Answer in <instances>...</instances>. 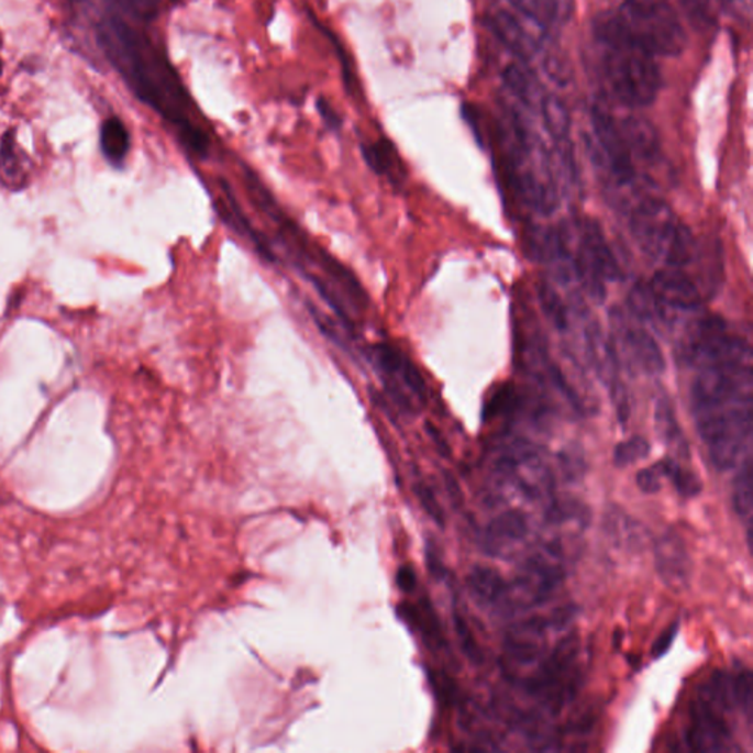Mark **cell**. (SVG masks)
<instances>
[{
    "instance_id": "obj_1",
    "label": "cell",
    "mask_w": 753,
    "mask_h": 753,
    "mask_svg": "<svg viewBox=\"0 0 753 753\" xmlns=\"http://www.w3.org/2000/svg\"><path fill=\"white\" fill-rule=\"evenodd\" d=\"M98 41L134 95L177 129L187 151L207 158L211 150L208 134L191 123L189 96L158 49L117 16L100 23Z\"/></svg>"
},
{
    "instance_id": "obj_2",
    "label": "cell",
    "mask_w": 753,
    "mask_h": 753,
    "mask_svg": "<svg viewBox=\"0 0 753 753\" xmlns=\"http://www.w3.org/2000/svg\"><path fill=\"white\" fill-rule=\"evenodd\" d=\"M595 36L605 81L613 98L630 108H643L654 102L661 89V73L654 52L631 36L616 15L602 16L596 23Z\"/></svg>"
},
{
    "instance_id": "obj_3",
    "label": "cell",
    "mask_w": 753,
    "mask_h": 753,
    "mask_svg": "<svg viewBox=\"0 0 753 753\" xmlns=\"http://www.w3.org/2000/svg\"><path fill=\"white\" fill-rule=\"evenodd\" d=\"M630 230L640 250L664 267L683 268L695 258L694 234L658 196H644L634 204Z\"/></svg>"
},
{
    "instance_id": "obj_4",
    "label": "cell",
    "mask_w": 753,
    "mask_h": 753,
    "mask_svg": "<svg viewBox=\"0 0 753 753\" xmlns=\"http://www.w3.org/2000/svg\"><path fill=\"white\" fill-rule=\"evenodd\" d=\"M617 20L655 55L682 54L686 34L669 0H620Z\"/></svg>"
},
{
    "instance_id": "obj_5",
    "label": "cell",
    "mask_w": 753,
    "mask_h": 753,
    "mask_svg": "<svg viewBox=\"0 0 753 753\" xmlns=\"http://www.w3.org/2000/svg\"><path fill=\"white\" fill-rule=\"evenodd\" d=\"M364 356L376 369L381 381L385 383L387 394L395 399L400 408L412 411L411 400L416 398L425 402L427 386L416 364L390 343H374L364 351Z\"/></svg>"
},
{
    "instance_id": "obj_6",
    "label": "cell",
    "mask_w": 753,
    "mask_h": 753,
    "mask_svg": "<svg viewBox=\"0 0 753 753\" xmlns=\"http://www.w3.org/2000/svg\"><path fill=\"white\" fill-rule=\"evenodd\" d=\"M612 351L618 364L624 358L630 368L646 374H661L665 369L663 351L650 330L640 322H633L620 308L611 311Z\"/></svg>"
},
{
    "instance_id": "obj_7",
    "label": "cell",
    "mask_w": 753,
    "mask_h": 753,
    "mask_svg": "<svg viewBox=\"0 0 753 753\" xmlns=\"http://www.w3.org/2000/svg\"><path fill=\"white\" fill-rule=\"evenodd\" d=\"M578 655V638L569 635L563 640L545 661L538 676L530 678L527 689L530 694L541 696L554 712L576 694L578 678L572 677V669Z\"/></svg>"
},
{
    "instance_id": "obj_8",
    "label": "cell",
    "mask_w": 753,
    "mask_h": 753,
    "mask_svg": "<svg viewBox=\"0 0 753 753\" xmlns=\"http://www.w3.org/2000/svg\"><path fill=\"white\" fill-rule=\"evenodd\" d=\"M591 128H594L600 163L607 165L617 185H633L638 178L633 155L622 136L620 124L602 104H595L591 108Z\"/></svg>"
},
{
    "instance_id": "obj_9",
    "label": "cell",
    "mask_w": 753,
    "mask_h": 753,
    "mask_svg": "<svg viewBox=\"0 0 753 753\" xmlns=\"http://www.w3.org/2000/svg\"><path fill=\"white\" fill-rule=\"evenodd\" d=\"M647 285L658 303L664 325L674 324L680 313L696 312L702 307L698 286L682 268L664 267L654 274Z\"/></svg>"
},
{
    "instance_id": "obj_10",
    "label": "cell",
    "mask_w": 753,
    "mask_h": 753,
    "mask_svg": "<svg viewBox=\"0 0 753 753\" xmlns=\"http://www.w3.org/2000/svg\"><path fill=\"white\" fill-rule=\"evenodd\" d=\"M655 568L664 585L669 590L689 589L694 563H691L686 543L676 531L669 530L655 542Z\"/></svg>"
},
{
    "instance_id": "obj_11",
    "label": "cell",
    "mask_w": 753,
    "mask_h": 753,
    "mask_svg": "<svg viewBox=\"0 0 753 753\" xmlns=\"http://www.w3.org/2000/svg\"><path fill=\"white\" fill-rule=\"evenodd\" d=\"M724 709L713 704L704 694L691 707V726L687 740L691 751H722L730 739V727L727 726Z\"/></svg>"
},
{
    "instance_id": "obj_12",
    "label": "cell",
    "mask_w": 753,
    "mask_h": 753,
    "mask_svg": "<svg viewBox=\"0 0 753 753\" xmlns=\"http://www.w3.org/2000/svg\"><path fill=\"white\" fill-rule=\"evenodd\" d=\"M565 573L545 555H533L522 564L516 586L525 596V608L541 605L564 582Z\"/></svg>"
},
{
    "instance_id": "obj_13",
    "label": "cell",
    "mask_w": 753,
    "mask_h": 753,
    "mask_svg": "<svg viewBox=\"0 0 753 753\" xmlns=\"http://www.w3.org/2000/svg\"><path fill=\"white\" fill-rule=\"evenodd\" d=\"M221 186H223L225 199L221 200L219 211L225 223H228L229 228H232L234 232L241 234L243 239H246L265 261H268V263H277L278 258L276 252L273 250L272 242L252 224L250 217L243 211L241 203H239L236 196H234L232 187L225 181H223V185Z\"/></svg>"
},
{
    "instance_id": "obj_14",
    "label": "cell",
    "mask_w": 753,
    "mask_h": 753,
    "mask_svg": "<svg viewBox=\"0 0 753 753\" xmlns=\"http://www.w3.org/2000/svg\"><path fill=\"white\" fill-rule=\"evenodd\" d=\"M578 233H580L578 237H580L587 254L594 261L595 267L605 283L621 280L622 272L620 264H618L616 255H613L598 221L594 219L583 220Z\"/></svg>"
},
{
    "instance_id": "obj_15",
    "label": "cell",
    "mask_w": 753,
    "mask_h": 753,
    "mask_svg": "<svg viewBox=\"0 0 753 753\" xmlns=\"http://www.w3.org/2000/svg\"><path fill=\"white\" fill-rule=\"evenodd\" d=\"M32 164L16 143L14 130L3 134L0 142V185L10 191H21L30 185Z\"/></svg>"
},
{
    "instance_id": "obj_16",
    "label": "cell",
    "mask_w": 753,
    "mask_h": 753,
    "mask_svg": "<svg viewBox=\"0 0 753 753\" xmlns=\"http://www.w3.org/2000/svg\"><path fill=\"white\" fill-rule=\"evenodd\" d=\"M489 27L508 51L525 63L538 51L539 41L533 33L527 32L517 15L498 11L489 16Z\"/></svg>"
},
{
    "instance_id": "obj_17",
    "label": "cell",
    "mask_w": 753,
    "mask_h": 753,
    "mask_svg": "<svg viewBox=\"0 0 753 753\" xmlns=\"http://www.w3.org/2000/svg\"><path fill=\"white\" fill-rule=\"evenodd\" d=\"M603 530L617 546L624 550L638 551L644 546L647 539V530L642 522L618 508L609 509L605 516Z\"/></svg>"
},
{
    "instance_id": "obj_18",
    "label": "cell",
    "mask_w": 753,
    "mask_h": 753,
    "mask_svg": "<svg viewBox=\"0 0 753 753\" xmlns=\"http://www.w3.org/2000/svg\"><path fill=\"white\" fill-rule=\"evenodd\" d=\"M361 152H363L365 163L377 176L389 178L396 186L402 185L405 169L394 143L387 139H380L374 143H364L361 145Z\"/></svg>"
},
{
    "instance_id": "obj_19",
    "label": "cell",
    "mask_w": 753,
    "mask_h": 753,
    "mask_svg": "<svg viewBox=\"0 0 753 753\" xmlns=\"http://www.w3.org/2000/svg\"><path fill=\"white\" fill-rule=\"evenodd\" d=\"M620 128L631 155L650 163L660 158V139L651 123L630 117L620 123Z\"/></svg>"
},
{
    "instance_id": "obj_20",
    "label": "cell",
    "mask_w": 753,
    "mask_h": 753,
    "mask_svg": "<svg viewBox=\"0 0 753 753\" xmlns=\"http://www.w3.org/2000/svg\"><path fill=\"white\" fill-rule=\"evenodd\" d=\"M655 425L661 441L668 446L669 451H673L674 455L680 456L683 459L690 458L689 443H687L685 434L678 425L676 412H674L668 398H661L656 402Z\"/></svg>"
},
{
    "instance_id": "obj_21",
    "label": "cell",
    "mask_w": 753,
    "mask_h": 753,
    "mask_svg": "<svg viewBox=\"0 0 753 753\" xmlns=\"http://www.w3.org/2000/svg\"><path fill=\"white\" fill-rule=\"evenodd\" d=\"M513 10L533 21V23L547 27L569 15L572 0H508Z\"/></svg>"
},
{
    "instance_id": "obj_22",
    "label": "cell",
    "mask_w": 753,
    "mask_h": 753,
    "mask_svg": "<svg viewBox=\"0 0 753 753\" xmlns=\"http://www.w3.org/2000/svg\"><path fill=\"white\" fill-rule=\"evenodd\" d=\"M529 521L525 513L518 509H509L500 513L486 529V539L490 545L502 543H516L522 541L529 534Z\"/></svg>"
},
{
    "instance_id": "obj_23",
    "label": "cell",
    "mask_w": 753,
    "mask_h": 753,
    "mask_svg": "<svg viewBox=\"0 0 753 753\" xmlns=\"http://www.w3.org/2000/svg\"><path fill=\"white\" fill-rule=\"evenodd\" d=\"M468 585L476 598L485 603L499 602L508 594V585L502 574L486 565H476L472 569Z\"/></svg>"
},
{
    "instance_id": "obj_24",
    "label": "cell",
    "mask_w": 753,
    "mask_h": 753,
    "mask_svg": "<svg viewBox=\"0 0 753 753\" xmlns=\"http://www.w3.org/2000/svg\"><path fill=\"white\" fill-rule=\"evenodd\" d=\"M100 147L104 158L115 167L124 163L130 151V134L123 121L115 117L104 121L100 129Z\"/></svg>"
},
{
    "instance_id": "obj_25",
    "label": "cell",
    "mask_w": 753,
    "mask_h": 753,
    "mask_svg": "<svg viewBox=\"0 0 753 753\" xmlns=\"http://www.w3.org/2000/svg\"><path fill=\"white\" fill-rule=\"evenodd\" d=\"M543 123L552 139L558 143V150H569V120L563 100L547 95L541 100Z\"/></svg>"
},
{
    "instance_id": "obj_26",
    "label": "cell",
    "mask_w": 753,
    "mask_h": 753,
    "mask_svg": "<svg viewBox=\"0 0 753 753\" xmlns=\"http://www.w3.org/2000/svg\"><path fill=\"white\" fill-rule=\"evenodd\" d=\"M733 508L735 513L742 520L748 522V529H751L752 520V465L751 456H746L743 461L742 469H740L738 477L734 478L733 486Z\"/></svg>"
},
{
    "instance_id": "obj_27",
    "label": "cell",
    "mask_w": 753,
    "mask_h": 753,
    "mask_svg": "<svg viewBox=\"0 0 753 753\" xmlns=\"http://www.w3.org/2000/svg\"><path fill=\"white\" fill-rule=\"evenodd\" d=\"M661 472H663L664 477L672 480L674 487L678 491V495L683 498L690 499L698 496L702 491V481L696 476V473L690 472V469L683 468L676 459H664L660 461Z\"/></svg>"
},
{
    "instance_id": "obj_28",
    "label": "cell",
    "mask_w": 753,
    "mask_h": 753,
    "mask_svg": "<svg viewBox=\"0 0 753 753\" xmlns=\"http://www.w3.org/2000/svg\"><path fill=\"white\" fill-rule=\"evenodd\" d=\"M539 298H541L543 311L550 318L552 325H555V329L558 330H567L568 309L558 291L550 283L542 281L541 286H539Z\"/></svg>"
},
{
    "instance_id": "obj_29",
    "label": "cell",
    "mask_w": 753,
    "mask_h": 753,
    "mask_svg": "<svg viewBox=\"0 0 753 753\" xmlns=\"http://www.w3.org/2000/svg\"><path fill=\"white\" fill-rule=\"evenodd\" d=\"M651 454V443L642 436H633L618 443L613 450L612 461L618 468L630 467Z\"/></svg>"
},
{
    "instance_id": "obj_30",
    "label": "cell",
    "mask_w": 753,
    "mask_h": 753,
    "mask_svg": "<svg viewBox=\"0 0 753 753\" xmlns=\"http://www.w3.org/2000/svg\"><path fill=\"white\" fill-rule=\"evenodd\" d=\"M454 625L464 655L467 656L469 663L480 665L483 660H485L480 644H478L476 638H474L472 627L468 625V622L465 621V618L461 616L458 611H455L454 613Z\"/></svg>"
},
{
    "instance_id": "obj_31",
    "label": "cell",
    "mask_w": 753,
    "mask_h": 753,
    "mask_svg": "<svg viewBox=\"0 0 753 753\" xmlns=\"http://www.w3.org/2000/svg\"><path fill=\"white\" fill-rule=\"evenodd\" d=\"M505 85L508 89L512 91L517 98H520L522 102H530L534 95V78L525 69H522L520 65H511L505 71Z\"/></svg>"
},
{
    "instance_id": "obj_32",
    "label": "cell",
    "mask_w": 753,
    "mask_h": 753,
    "mask_svg": "<svg viewBox=\"0 0 753 753\" xmlns=\"http://www.w3.org/2000/svg\"><path fill=\"white\" fill-rule=\"evenodd\" d=\"M731 687H733L734 704L746 713L748 720H751L752 673L748 668H740L735 676H731Z\"/></svg>"
},
{
    "instance_id": "obj_33",
    "label": "cell",
    "mask_w": 753,
    "mask_h": 753,
    "mask_svg": "<svg viewBox=\"0 0 753 753\" xmlns=\"http://www.w3.org/2000/svg\"><path fill=\"white\" fill-rule=\"evenodd\" d=\"M416 495L418 500H420L422 509H424V511L429 513V517L432 518V520L443 529V527L446 525V516L445 511H443V508L441 507V503H439L434 491L430 489L429 486L420 483V485L416 486Z\"/></svg>"
},
{
    "instance_id": "obj_34",
    "label": "cell",
    "mask_w": 753,
    "mask_h": 753,
    "mask_svg": "<svg viewBox=\"0 0 753 753\" xmlns=\"http://www.w3.org/2000/svg\"><path fill=\"white\" fill-rule=\"evenodd\" d=\"M517 403V394L512 386H503L495 391L490 402L486 405L485 417H498L500 413L512 411Z\"/></svg>"
},
{
    "instance_id": "obj_35",
    "label": "cell",
    "mask_w": 753,
    "mask_h": 753,
    "mask_svg": "<svg viewBox=\"0 0 753 753\" xmlns=\"http://www.w3.org/2000/svg\"><path fill=\"white\" fill-rule=\"evenodd\" d=\"M664 474L661 472L660 464L656 463L650 468L640 469L635 476V485L646 495L658 494L663 489Z\"/></svg>"
},
{
    "instance_id": "obj_36",
    "label": "cell",
    "mask_w": 753,
    "mask_h": 753,
    "mask_svg": "<svg viewBox=\"0 0 753 753\" xmlns=\"http://www.w3.org/2000/svg\"><path fill=\"white\" fill-rule=\"evenodd\" d=\"M678 630H680V624H678V622H673V624L669 625L667 630L663 631L660 638L656 639L654 647H652V656H654L655 660L663 658L664 655L668 654L669 650H672L674 640L677 638Z\"/></svg>"
},
{
    "instance_id": "obj_37",
    "label": "cell",
    "mask_w": 753,
    "mask_h": 753,
    "mask_svg": "<svg viewBox=\"0 0 753 753\" xmlns=\"http://www.w3.org/2000/svg\"><path fill=\"white\" fill-rule=\"evenodd\" d=\"M125 7L142 16V19H154L158 14L160 7L164 5L165 0H123Z\"/></svg>"
},
{
    "instance_id": "obj_38",
    "label": "cell",
    "mask_w": 753,
    "mask_h": 753,
    "mask_svg": "<svg viewBox=\"0 0 753 753\" xmlns=\"http://www.w3.org/2000/svg\"><path fill=\"white\" fill-rule=\"evenodd\" d=\"M317 110L320 112L322 121L328 125L333 132H339L342 129V119L339 117L337 112L333 110L332 104L328 102L324 98L318 99Z\"/></svg>"
},
{
    "instance_id": "obj_39",
    "label": "cell",
    "mask_w": 753,
    "mask_h": 753,
    "mask_svg": "<svg viewBox=\"0 0 753 753\" xmlns=\"http://www.w3.org/2000/svg\"><path fill=\"white\" fill-rule=\"evenodd\" d=\"M425 558L427 567H429V572L430 574H432L434 578L441 580V578L445 577V565H443L441 555H439V552L434 550L432 545H429V547H427Z\"/></svg>"
},
{
    "instance_id": "obj_40",
    "label": "cell",
    "mask_w": 753,
    "mask_h": 753,
    "mask_svg": "<svg viewBox=\"0 0 753 753\" xmlns=\"http://www.w3.org/2000/svg\"><path fill=\"white\" fill-rule=\"evenodd\" d=\"M445 486L447 490V495H450L451 502L455 505V508H461L463 507L464 503V495L463 490H461V486L458 480L454 476H452L451 473H445Z\"/></svg>"
},
{
    "instance_id": "obj_41",
    "label": "cell",
    "mask_w": 753,
    "mask_h": 753,
    "mask_svg": "<svg viewBox=\"0 0 753 753\" xmlns=\"http://www.w3.org/2000/svg\"><path fill=\"white\" fill-rule=\"evenodd\" d=\"M396 582H398V586L400 589L403 591H412L417 587V576L416 573H413V569L411 567H402L398 572V576H396Z\"/></svg>"
},
{
    "instance_id": "obj_42",
    "label": "cell",
    "mask_w": 753,
    "mask_h": 753,
    "mask_svg": "<svg viewBox=\"0 0 753 753\" xmlns=\"http://www.w3.org/2000/svg\"><path fill=\"white\" fill-rule=\"evenodd\" d=\"M427 430H429L430 436H432L433 442L436 443V447L439 452L443 456H450L451 455V447L447 445V442L445 439L442 438V434L438 432V429H434L433 425H427Z\"/></svg>"
},
{
    "instance_id": "obj_43",
    "label": "cell",
    "mask_w": 753,
    "mask_h": 753,
    "mask_svg": "<svg viewBox=\"0 0 753 753\" xmlns=\"http://www.w3.org/2000/svg\"><path fill=\"white\" fill-rule=\"evenodd\" d=\"M716 2L720 3L722 8L731 10V8H738L740 5H743L744 0H716Z\"/></svg>"
},
{
    "instance_id": "obj_44",
    "label": "cell",
    "mask_w": 753,
    "mask_h": 753,
    "mask_svg": "<svg viewBox=\"0 0 753 753\" xmlns=\"http://www.w3.org/2000/svg\"><path fill=\"white\" fill-rule=\"evenodd\" d=\"M0 74H2V60H0Z\"/></svg>"
}]
</instances>
